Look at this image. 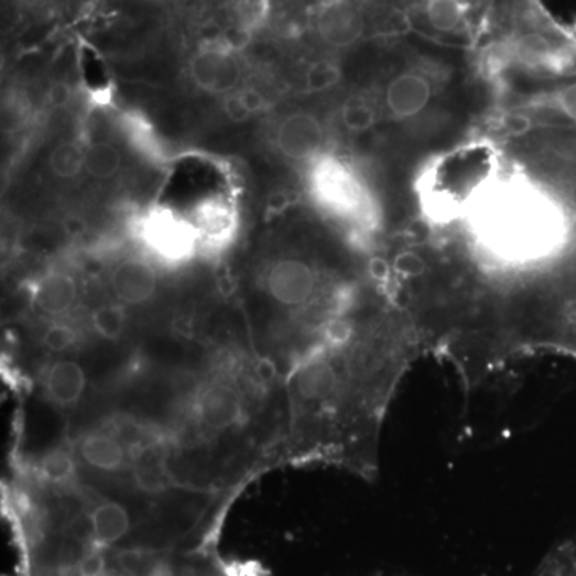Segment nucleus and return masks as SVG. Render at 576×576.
<instances>
[{
    "label": "nucleus",
    "instance_id": "1",
    "mask_svg": "<svg viewBox=\"0 0 576 576\" xmlns=\"http://www.w3.org/2000/svg\"><path fill=\"white\" fill-rule=\"evenodd\" d=\"M426 356L415 328L343 317L327 341L285 378V463H325L372 480L381 434L402 381Z\"/></svg>",
    "mask_w": 576,
    "mask_h": 576
},
{
    "label": "nucleus",
    "instance_id": "2",
    "mask_svg": "<svg viewBox=\"0 0 576 576\" xmlns=\"http://www.w3.org/2000/svg\"><path fill=\"white\" fill-rule=\"evenodd\" d=\"M320 274L309 261L284 257L270 264L264 292L272 303L289 313H307L320 296Z\"/></svg>",
    "mask_w": 576,
    "mask_h": 576
},
{
    "label": "nucleus",
    "instance_id": "3",
    "mask_svg": "<svg viewBox=\"0 0 576 576\" xmlns=\"http://www.w3.org/2000/svg\"><path fill=\"white\" fill-rule=\"evenodd\" d=\"M189 73L194 84L211 95L232 94L242 79V68L231 48L220 45L200 48L191 59Z\"/></svg>",
    "mask_w": 576,
    "mask_h": 576
},
{
    "label": "nucleus",
    "instance_id": "4",
    "mask_svg": "<svg viewBox=\"0 0 576 576\" xmlns=\"http://www.w3.org/2000/svg\"><path fill=\"white\" fill-rule=\"evenodd\" d=\"M275 141L285 157L296 162L313 161L324 148V127L316 116L293 112L279 123Z\"/></svg>",
    "mask_w": 576,
    "mask_h": 576
},
{
    "label": "nucleus",
    "instance_id": "5",
    "mask_svg": "<svg viewBox=\"0 0 576 576\" xmlns=\"http://www.w3.org/2000/svg\"><path fill=\"white\" fill-rule=\"evenodd\" d=\"M76 457L91 471L120 475L129 466L130 450L115 433L91 431L77 442Z\"/></svg>",
    "mask_w": 576,
    "mask_h": 576
},
{
    "label": "nucleus",
    "instance_id": "6",
    "mask_svg": "<svg viewBox=\"0 0 576 576\" xmlns=\"http://www.w3.org/2000/svg\"><path fill=\"white\" fill-rule=\"evenodd\" d=\"M157 287V272L141 258H127L111 272V289L122 305H144L153 298Z\"/></svg>",
    "mask_w": 576,
    "mask_h": 576
},
{
    "label": "nucleus",
    "instance_id": "7",
    "mask_svg": "<svg viewBox=\"0 0 576 576\" xmlns=\"http://www.w3.org/2000/svg\"><path fill=\"white\" fill-rule=\"evenodd\" d=\"M144 238L167 260H185L194 247L193 228L169 214L151 215L144 225Z\"/></svg>",
    "mask_w": 576,
    "mask_h": 576
},
{
    "label": "nucleus",
    "instance_id": "8",
    "mask_svg": "<svg viewBox=\"0 0 576 576\" xmlns=\"http://www.w3.org/2000/svg\"><path fill=\"white\" fill-rule=\"evenodd\" d=\"M45 392L59 407H73L87 390V373L77 360L59 357L53 360L44 380Z\"/></svg>",
    "mask_w": 576,
    "mask_h": 576
},
{
    "label": "nucleus",
    "instance_id": "9",
    "mask_svg": "<svg viewBox=\"0 0 576 576\" xmlns=\"http://www.w3.org/2000/svg\"><path fill=\"white\" fill-rule=\"evenodd\" d=\"M77 295L79 290L73 275L68 272L52 271L35 284L33 305L45 316L58 317L73 309Z\"/></svg>",
    "mask_w": 576,
    "mask_h": 576
},
{
    "label": "nucleus",
    "instance_id": "10",
    "mask_svg": "<svg viewBox=\"0 0 576 576\" xmlns=\"http://www.w3.org/2000/svg\"><path fill=\"white\" fill-rule=\"evenodd\" d=\"M431 84L416 73H404L388 85L387 105L395 118H413L430 105Z\"/></svg>",
    "mask_w": 576,
    "mask_h": 576
},
{
    "label": "nucleus",
    "instance_id": "11",
    "mask_svg": "<svg viewBox=\"0 0 576 576\" xmlns=\"http://www.w3.org/2000/svg\"><path fill=\"white\" fill-rule=\"evenodd\" d=\"M317 31L327 44L335 47H346L360 37L363 31V21L359 10L351 3H330L320 12L317 20Z\"/></svg>",
    "mask_w": 576,
    "mask_h": 576
},
{
    "label": "nucleus",
    "instance_id": "12",
    "mask_svg": "<svg viewBox=\"0 0 576 576\" xmlns=\"http://www.w3.org/2000/svg\"><path fill=\"white\" fill-rule=\"evenodd\" d=\"M132 530L129 511L118 501H101L88 514V532L100 546H115Z\"/></svg>",
    "mask_w": 576,
    "mask_h": 576
},
{
    "label": "nucleus",
    "instance_id": "13",
    "mask_svg": "<svg viewBox=\"0 0 576 576\" xmlns=\"http://www.w3.org/2000/svg\"><path fill=\"white\" fill-rule=\"evenodd\" d=\"M122 165V153L111 143L90 144L85 150V170L97 180H109L119 172Z\"/></svg>",
    "mask_w": 576,
    "mask_h": 576
},
{
    "label": "nucleus",
    "instance_id": "14",
    "mask_svg": "<svg viewBox=\"0 0 576 576\" xmlns=\"http://www.w3.org/2000/svg\"><path fill=\"white\" fill-rule=\"evenodd\" d=\"M48 167L56 178H77L85 169V150L74 141L59 143L48 155Z\"/></svg>",
    "mask_w": 576,
    "mask_h": 576
},
{
    "label": "nucleus",
    "instance_id": "15",
    "mask_svg": "<svg viewBox=\"0 0 576 576\" xmlns=\"http://www.w3.org/2000/svg\"><path fill=\"white\" fill-rule=\"evenodd\" d=\"M91 327L101 338L115 341L122 337L126 332L127 313L126 307L119 303H106L91 311Z\"/></svg>",
    "mask_w": 576,
    "mask_h": 576
},
{
    "label": "nucleus",
    "instance_id": "16",
    "mask_svg": "<svg viewBox=\"0 0 576 576\" xmlns=\"http://www.w3.org/2000/svg\"><path fill=\"white\" fill-rule=\"evenodd\" d=\"M426 18L431 28L439 33H454L463 23V7L459 0H430Z\"/></svg>",
    "mask_w": 576,
    "mask_h": 576
},
{
    "label": "nucleus",
    "instance_id": "17",
    "mask_svg": "<svg viewBox=\"0 0 576 576\" xmlns=\"http://www.w3.org/2000/svg\"><path fill=\"white\" fill-rule=\"evenodd\" d=\"M39 471L48 482L65 483L76 475V459L68 452L55 450L45 455L39 465Z\"/></svg>",
    "mask_w": 576,
    "mask_h": 576
},
{
    "label": "nucleus",
    "instance_id": "18",
    "mask_svg": "<svg viewBox=\"0 0 576 576\" xmlns=\"http://www.w3.org/2000/svg\"><path fill=\"white\" fill-rule=\"evenodd\" d=\"M341 120L346 129L359 133L372 129L377 116L369 102L360 100V98H351L343 106Z\"/></svg>",
    "mask_w": 576,
    "mask_h": 576
},
{
    "label": "nucleus",
    "instance_id": "19",
    "mask_svg": "<svg viewBox=\"0 0 576 576\" xmlns=\"http://www.w3.org/2000/svg\"><path fill=\"white\" fill-rule=\"evenodd\" d=\"M341 79V70L332 62H316L306 70L305 87L311 94L330 90Z\"/></svg>",
    "mask_w": 576,
    "mask_h": 576
},
{
    "label": "nucleus",
    "instance_id": "20",
    "mask_svg": "<svg viewBox=\"0 0 576 576\" xmlns=\"http://www.w3.org/2000/svg\"><path fill=\"white\" fill-rule=\"evenodd\" d=\"M42 343L52 352H66L77 343V334L68 324L55 323L45 328Z\"/></svg>",
    "mask_w": 576,
    "mask_h": 576
},
{
    "label": "nucleus",
    "instance_id": "21",
    "mask_svg": "<svg viewBox=\"0 0 576 576\" xmlns=\"http://www.w3.org/2000/svg\"><path fill=\"white\" fill-rule=\"evenodd\" d=\"M222 109H225V115L228 116L232 122H246V120L252 118L249 109H247L246 105H243L242 100H240L238 90L226 95L225 102H222Z\"/></svg>",
    "mask_w": 576,
    "mask_h": 576
},
{
    "label": "nucleus",
    "instance_id": "22",
    "mask_svg": "<svg viewBox=\"0 0 576 576\" xmlns=\"http://www.w3.org/2000/svg\"><path fill=\"white\" fill-rule=\"evenodd\" d=\"M106 559L101 553H90L84 556L79 564V576H105Z\"/></svg>",
    "mask_w": 576,
    "mask_h": 576
},
{
    "label": "nucleus",
    "instance_id": "23",
    "mask_svg": "<svg viewBox=\"0 0 576 576\" xmlns=\"http://www.w3.org/2000/svg\"><path fill=\"white\" fill-rule=\"evenodd\" d=\"M70 97H73V91L68 84L55 83L48 88L47 100L53 108H65L69 105Z\"/></svg>",
    "mask_w": 576,
    "mask_h": 576
},
{
    "label": "nucleus",
    "instance_id": "24",
    "mask_svg": "<svg viewBox=\"0 0 576 576\" xmlns=\"http://www.w3.org/2000/svg\"><path fill=\"white\" fill-rule=\"evenodd\" d=\"M238 94L240 100H242L243 105H246V108L249 109V112L252 116L260 112L261 109L264 108V105H267L263 95L258 90H253V88H242V90H238Z\"/></svg>",
    "mask_w": 576,
    "mask_h": 576
},
{
    "label": "nucleus",
    "instance_id": "25",
    "mask_svg": "<svg viewBox=\"0 0 576 576\" xmlns=\"http://www.w3.org/2000/svg\"><path fill=\"white\" fill-rule=\"evenodd\" d=\"M289 205V194L284 193V191H274V193L270 194V197H268L267 200L268 217H271V215L282 214V211L287 210Z\"/></svg>",
    "mask_w": 576,
    "mask_h": 576
},
{
    "label": "nucleus",
    "instance_id": "26",
    "mask_svg": "<svg viewBox=\"0 0 576 576\" xmlns=\"http://www.w3.org/2000/svg\"><path fill=\"white\" fill-rule=\"evenodd\" d=\"M65 231L68 232L70 238H77V236H83L87 231V225H85L83 218L70 215L65 220Z\"/></svg>",
    "mask_w": 576,
    "mask_h": 576
},
{
    "label": "nucleus",
    "instance_id": "27",
    "mask_svg": "<svg viewBox=\"0 0 576 576\" xmlns=\"http://www.w3.org/2000/svg\"><path fill=\"white\" fill-rule=\"evenodd\" d=\"M26 6L33 7V9H47L53 6L56 0H23Z\"/></svg>",
    "mask_w": 576,
    "mask_h": 576
}]
</instances>
